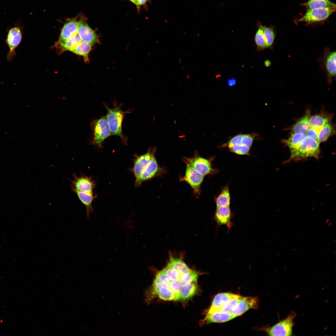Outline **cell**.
<instances>
[{"label": "cell", "instance_id": "cell-12", "mask_svg": "<svg viewBox=\"0 0 336 336\" xmlns=\"http://www.w3.org/2000/svg\"><path fill=\"white\" fill-rule=\"evenodd\" d=\"M21 39L22 34L19 28L14 27L10 30L7 39V44L10 49L7 56L8 60H11L15 55L14 50L20 43Z\"/></svg>", "mask_w": 336, "mask_h": 336}, {"label": "cell", "instance_id": "cell-11", "mask_svg": "<svg viewBox=\"0 0 336 336\" xmlns=\"http://www.w3.org/2000/svg\"><path fill=\"white\" fill-rule=\"evenodd\" d=\"M258 306L259 299L257 297H242L240 301L230 313L236 318L250 309L257 308Z\"/></svg>", "mask_w": 336, "mask_h": 336}, {"label": "cell", "instance_id": "cell-26", "mask_svg": "<svg viewBox=\"0 0 336 336\" xmlns=\"http://www.w3.org/2000/svg\"><path fill=\"white\" fill-rule=\"evenodd\" d=\"M92 46L90 44L82 41L70 51L77 55L83 56L85 62H87L88 60V55Z\"/></svg>", "mask_w": 336, "mask_h": 336}, {"label": "cell", "instance_id": "cell-33", "mask_svg": "<svg viewBox=\"0 0 336 336\" xmlns=\"http://www.w3.org/2000/svg\"><path fill=\"white\" fill-rule=\"evenodd\" d=\"M263 32L267 42L268 48H271L275 39L274 30L272 27L263 26Z\"/></svg>", "mask_w": 336, "mask_h": 336}, {"label": "cell", "instance_id": "cell-42", "mask_svg": "<svg viewBox=\"0 0 336 336\" xmlns=\"http://www.w3.org/2000/svg\"><path fill=\"white\" fill-rule=\"evenodd\" d=\"M264 64L266 67H268L270 66L271 64V63L269 60H266L264 62Z\"/></svg>", "mask_w": 336, "mask_h": 336}, {"label": "cell", "instance_id": "cell-13", "mask_svg": "<svg viewBox=\"0 0 336 336\" xmlns=\"http://www.w3.org/2000/svg\"><path fill=\"white\" fill-rule=\"evenodd\" d=\"M324 64L327 75V80L331 83L336 76V52L329 49L325 50L324 56Z\"/></svg>", "mask_w": 336, "mask_h": 336}, {"label": "cell", "instance_id": "cell-2", "mask_svg": "<svg viewBox=\"0 0 336 336\" xmlns=\"http://www.w3.org/2000/svg\"><path fill=\"white\" fill-rule=\"evenodd\" d=\"M320 143L306 136L298 148L291 152L290 160H299L310 157L318 158L320 155Z\"/></svg>", "mask_w": 336, "mask_h": 336}, {"label": "cell", "instance_id": "cell-35", "mask_svg": "<svg viewBox=\"0 0 336 336\" xmlns=\"http://www.w3.org/2000/svg\"><path fill=\"white\" fill-rule=\"evenodd\" d=\"M231 152L238 155H247L249 153L250 147L245 145L236 144L230 148Z\"/></svg>", "mask_w": 336, "mask_h": 336}, {"label": "cell", "instance_id": "cell-31", "mask_svg": "<svg viewBox=\"0 0 336 336\" xmlns=\"http://www.w3.org/2000/svg\"><path fill=\"white\" fill-rule=\"evenodd\" d=\"M241 297L239 295L234 294L233 297L217 311L230 313L240 301Z\"/></svg>", "mask_w": 336, "mask_h": 336}, {"label": "cell", "instance_id": "cell-27", "mask_svg": "<svg viewBox=\"0 0 336 336\" xmlns=\"http://www.w3.org/2000/svg\"><path fill=\"white\" fill-rule=\"evenodd\" d=\"M167 265L175 269L181 275L191 270L181 259L172 257H170Z\"/></svg>", "mask_w": 336, "mask_h": 336}, {"label": "cell", "instance_id": "cell-20", "mask_svg": "<svg viewBox=\"0 0 336 336\" xmlns=\"http://www.w3.org/2000/svg\"><path fill=\"white\" fill-rule=\"evenodd\" d=\"M77 32L66 41L60 43H55V45L60 52L66 51H70L82 41Z\"/></svg>", "mask_w": 336, "mask_h": 336}, {"label": "cell", "instance_id": "cell-19", "mask_svg": "<svg viewBox=\"0 0 336 336\" xmlns=\"http://www.w3.org/2000/svg\"><path fill=\"white\" fill-rule=\"evenodd\" d=\"M231 214L229 206L217 208L215 219L217 223L220 225H226L230 226Z\"/></svg>", "mask_w": 336, "mask_h": 336}, {"label": "cell", "instance_id": "cell-1", "mask_svg": "<svg viewBox=\"0 0 336 336\" xmlns=\"http://www.w3.org/2000/svg\"><path fill=\"white\" fill-rule=\"evenodd\" d=\"M114 107L110 108L107 105L104 103V107L107 110L106 115L109 125L111 136L116 135L119 136L122 143L124 145L128 144V138L123 133L122 130V124L125 114L131 112L130 110L123 111L121 108L122 105H117L116 101L113 102Z\"/></svg>", "mask_w": 336, "mask_h": 336}, {"label": "cell", "instance_id": "cell-16", "mask_svg": "<svg viewBox=\"0 0 336 336\" xmlns=\"http://www.w3.org/2000/svg\"><path fill=\"white\" fill-rule=\"evenodd\" d=\"M74 192L76 194L80 201L85 206L86 217L87 219H88L91 213L94 211L92 203L97 197V195H94L93 192L78 191H76Z\"/></svg>", "mask_w": 336, "mask_h": 336}, {"label": "cell", "instance_id": "cell-37", "mask_svg": "<svg viewBox=\"0 0 336 336\" xmlns=\"http://www.w3.org/2000/svg\"><path fill=\"white\" fill-rule=\"evenodd\" d=\"M169 287L180 299V292L182 284L180 281L170 280L168 285Z\"/></svg>", "mask_w": 336, "mask_h": 336}, {"label": "cell", "instance_id": "cell-3", "mask_svg": "<svg viewBox=\"0 0 336 336\" xmlns=\"http://www.w3.org/2000/svg\"><path fill=\"white\" fill-rule=\"evenodd\" d=\"M90 125L93 134L92 145L98 148H102L105 140L111 136L106 115L93 120Z\"/></svg>", "mask_w": 336, "mask_h": 336}, {"label": "cell", "instance_id": "cell-14", "mask_svg": "<svg viewBox=\"0 0 336 336\" xmlns=\"http://www.w3.org/2000/svg\"><path fill=\"white\" fill-rule=\"evenodd\" d=\"M184 160V162L189 163L204 176L209 174L212 170L210 162L204 158L196 156Z\"/></svg>", "mask_w": 336, "mask_h": 336}, {"label": "cell", "instance_id": "cell-38", "mask_svg": "<svg viewBox=\"0 0 336 336\" xmlns=\"http://www.w3.org/2000/svg\"><path fill=\"white\" fill-rule=\"evenodd\" d=\"M242 135L243 134H241L234 136L224 145L227 146L230 148L234 145L240 144Z\"/></svg>", "mask_w": 336, "mask_h": 336}, {"label": "cell", "instance_id": "cell-7", "mask_svg": "<svg viewBox=\"0 0 336 336\" xmlns=\"http://www.w3.org/2000/svg\"><path fill=\"white\" fill-rule=\"evenodd\" d=\"M156 149L155 147H150L143 154L134 155L133 166L131 170L136 179L139 177L155 156Z\"/></svg>", "mask_w": 336, "mask_h": 336}, {"label": "cell", "instance_id": "cell-4", "mask_svg": "<svg viewBox=\"0 0 336 336\" xmlns=\"http://www.w3.org/2000/svg\"><path fill=\"white\" fill-rule=\"evenodd\" d=\"M296 316V313L292 311L284 319L271 327L264 328L263 330L269 336L293 335L292 328L295 324L293 320Z\"/></svg>", "mask_w": 336, "mask_h": 336}, {"label": "cell", "instance_id": "cell-17", "mask_svg": "<svg viewBox=\"0 0 336 336\" xmlns=\"http://www.w3.org/2000/svg\"><path fill=\"white\" fill-rule=\"evenodd\" d=\"M234 295L229 292L220 293L217 295L212 301L208 313L218 311L233 297Z\"/></svg>", "mask_w": 336, "mask_h": 336}, {"label": "cell", "instance_id": "cell-5", "mask_svg": "<svg viewBox=\"0 0 336 336\" xmlns=\"http://www.w3.org/2000/svg\"><path fill=\"white\" fill-rule=\"evenodd\" d=\"M73 180H70V187L73 192L76 191L93 192L96 183L92 176H88L81 173L78 176L75 173L72 174Z\"/></svg>", "mask_w": 336, "mask_h": 336}, {"label": "cell", "instance_id": "cell-29", "mask_svg": "<svg viewBox=\"0 0 336 336\" xmlns=\"http://www.w3.org/2000/svg\"><path fill=\"white\" fill-rule=\"evenodd\" d=\"M230 197L228 187H226L216 199V204L217 208L229 206L230 202Z\"/></svg>", "mask_w": 336, "mask_h": 336}, {"label": "cell", "instance_id": "cell-39", "mask_svg": "<svg viewBox=\"0 0 336 336\" xmlns=\"http://www.w3.org/2000/svg\"><path fill=\"white\" fill-rule=\"evenodd\" d=\"M319 131L314 128L310 127L306 133L307 137H310L318 141V135Z\"/></svg>", "mask_w": 336, "mask_h": 336}, {"label": "cell", "instance_id": "cell-10", "mask_svg": "<svg viewBox=\"0 0 336 336\" xmlns=\"http://www.w3.org/2000/svg\"><path fill=\"white\" fill-rule=\"evenodd\" d=\"M161 169L159 166L154 156L146 168L138 178L136 179L134 186L139 188L144 182L149 180L159 175Z\"/></svg>", "mask_w": 336, "mask_h": 336}, {"label": "cell", "instance_id": "cell-22", "mask_svg": "<svg viewBox=\"0 0 336 336\" xmlns=\"http://www.w3.org/2000/svg\"><path fill=\"white\" fill-rule=\"evenodd\" d=\"M302 5L307 10L324 8L336 7L335 4L329 0H308Z\"/></svg>", "mask_w": 336, "mask_h": 336}, {"label": "cell", "instance_id": "cell-25", "mask_svg": "<svg viewBox=\"0 0 336 336\" xmlns=\"http://www.w3.org/2000/svg\"><path fill=\"white\" fill-rule=\"evenodd\" d=\"M329 117L323 114H316L311 116L309 118L310 127L319 131L325 124L329 123Z\"/></svg>", "mask_w": 336, "mask_h": 336}, {"label": "cell", "instance_id": "cell-15", "mask_svg": "<svg viewBox=\"0 0 336 336\" xmlns=\"http://www.w3.org/2000/svg\"><path fill=\"white\" fill-rule=\"evenodd\" d=\"M78 21L76 18L70 19L64 25L58 41L56 43L63 42L77 32Z\"/></svg>", "mask_w": 336, "mask_h": 336}, {"label": "cell", "instance_id": "cell-24", "mask_svg": "<svg viewBox=\"0 0 336 336\" xmlns=\"http://www.w3.org/2000/svg\"><path fill=\"white\" fill-rule=\"evenodd\" d=\"M309 114L307 113L293 126L292 133L306 134L310 128Z\"/></svg>", "mask_w": 336, "mask_h": 336}, {"label": "cell", "instance_id": "cell-40", "mask_svg": "<svg viewBox=\"0 0 336 336\" xmlns=\"http://www.w3.org/2000/svg\"><path fill=\"white\" fill-rule=\"evenodd\" d=\"M237 82L236 79L234 77L229 78L227 81V84L229 87H232L235 86Z\"/></svg>", "mask_w": 336, "mask_h": 336}, {"label": "cell", "instance_id": "cell-28", "mask_svg": "<svg viewBox=\"0 0 336 336\" xmlns=\"http://www.w3.org/2000/svg\"><path fill=\"white\" fill-rule=\"evenodd\" d=\"M263 26L260 25L256 32L254 40L256 45L257 50L260 51L268 48V46L263 32Z\"/></svg>", "mask_w": 336, "mask_h": 336}, {"label": "cell", "instance_id": "cell-18", "mask_svg": "<svg viewBox=\"0 0 336 336\" xmlns=\"http://www.w3.org/2000/svg\"><path fill=\"white\" fill-rule=\"evenodd\" d=\"M235 318L231 313L217 311L207 313L204 320L208 323H218L227 322Z\"/></svg>", "mask_w": 336, "mask_h": 336}, {"label": "cell", "instance_id": "cell-23", "mask_svg": "<svg viewBox=\"0 0 336 336\" xmlns=\"http://www.w3.org/2000/svg\"><path fill=\"white\" fill-rule=\"evenodd\" d=\"M197 282L182 285L180 292V299L186 300L194 296L197 293Z\"/></svg>", "mask_w": 336, "mask_h": 336}, {"label": "cell", "instance_id": "cell-21", "mask_svg": "<svg viewBox=\"0 0 336 336\" xmlns=\"http://www.w3.org/2000/svg\"><path fill=\"white\" fill-rule=\"evenodd\" d=\"M306 134L292 133L289 138L284 142L289 147L292 152L297 149L304 139L306 137Z\"/></svg>", "mask_w": 336, "mask_h": 336}, {"label": "cell", "instance_id": "cell-6", "mask_svg": "<svg viewBox=\"0 0 336 336\" xmlns=\"http://www.w3.org/2000/svg\"><path fill=\"white\" fill-rule=\"evenodd\" d=\"M336 7L324 8L307 10L306 13L297 20L308 24L320 22L327 19L335 12Z\"/></svg>", "mask_w": 336, "mask_h": 336}, {"label": "cell", "instance_id": "cell-32", "mask_svg": "<svg viewBox=\"0 0 336 336\" xmlns=\"http://www.w3.org/2000/svg\"><path fill=\"white\" fill-rule=\"evenodd\" d=\"M198 277V273L191 269L189 271L181 275L180 281L182 285H184L192 282H197Z\"/></svg>", "mask_w": 336, "mask_h": 336}, {"label": "cell", "instance_id": "cell-43", "mask_svg": "<svg viewBox=\"0 0 336 336\" xmlns=\"http://www.w3.org/2000/svg\"><path fill=\"white\" fill-rule=\"evenodd\" d=\"M129 0L130 1H131V2H133V3L134 4H135L136 6L137 7V6H138L137 0Z\"/></svg>", "mask_w": 336, "mask_h": 336}, {"label": "cell", "instance_id": "cell-30", "mask_svg": "<svg viewBox=\"0 0 336 336\" xmlns=\"http://www.w3.org/2000/svg\"><path fill=\"white\" fill-rule=\"evenodd\" d=\"M334 127L329 123L324 125L318 133V141L319 143L325 141L333 134Z\"/></svg>", "mask_w": 336, "mask_h": 336}, {"label": "cell", "instance_id": "cell-41", "mask_svg": "<svg viewBox=\"0 0 336 336\" xmlns=\"http://www.w3.org/2000/svg\"><path fill=\"white\" fill-rule=\"evenodd\" d=\"M148 0H137L138 6L137 8L138 10H139L140 7L143 5H144L147 3Z\"/></svg>", "mask_w": 336, "mask_h": 336}, {"label": "cell", "instance_id": "cell-8", "mask_svg": "<svg viewBox=\"0 0 336 336\" xmlns=\"http://www.w3.org/2000/svg\"><path fill=\"white\" fill-rule=\"evenodd\" d=\"M77 33L82 41L92 46L94 45L98 40V35L89 26L85 17L83 16L81 17L78 21Z\"/></svg>", "mask_w": 336, "mask_h": 336}, {"label": "cell", "instance_id": "cell-34", "mask_svg": "<svg viewBox=\"0 0 336 336\" xmlns=\"http://www.w3.org/2000/svg\"><path fill=\"white\" fill-rule=\"evenodd\" d=\"M163 269L170 280H180L181 275L175 269L167 265Z\"/></svg>", "mask_w": 336, "mask_h": 336}, {"label": "cell", "instance_id": "cell-36", "mask_svg": "<svg viewBox=\"0 0 336 336\" xmlns=\"http://www.w3.org/2000/svg\"><path fill=\"white\" fill-rule=\"evenodd\" d=\"M257 134L254 133L243 134L240 144L250 147L253 141L255 138L257 137Z\"/></svg>", "mask_w": 336, "mask_h": 336}, {"label": "cell", "instance_id": "cell-9", "mask_svg": "<svg viewBox=\"0 0 336 336\" xmlns=\"http://www.w3.org/2000/svg\"><path fill=\"white\" fill-rule=\"evenodd\" d=\"M186 169L183 180L187 182L194 190V193L199 195L200 186L204 176L195 170L191 165L185 162Z\"/></svg>", "mask_w": 336, "mask_h": 336}]
</instances>
